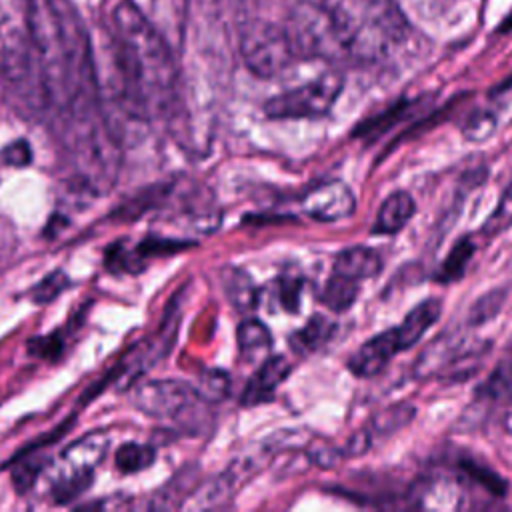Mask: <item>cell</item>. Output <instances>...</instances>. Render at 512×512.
Returning a JSON list of instances; mask_svg holds the SVG:
<instances>
[{
	"label": "cell",
	"mask_w": 512,
	"mask_h": 512,
	"mask_svg": "<svg viewBox=\"0 0 512 512\" xmlns=\"http://www.w3.org/2000/svg\"><path fill=\"white\" fill-rule=\"evenodd\" d=\"M112 56L140 114L168 116L178 96L176 64L166 40L130 0L112 10Z\"/></svg>",
	"instance_id": "obj_1"
},
{
	"label": "cell",
	"mask_w": 512,
	"mask_h": 512,
	"mask_svg": "<svg viewBox=\"0 0 512 512\" xmlns=\"http://www.w3.org/2000/svg\"><path fill=\"white\" fill-rule=\"evenodd\" d=\"M58 114L62 146L76 180L92 194L108 192L118 180L122 140L100 106L96 78L84 84Z\"/></svg>",
	"instance_id": "obj_2"
},
{
	"label": "cell",
	"mask_w": 512,
	"mask_h": 512,
	"mask_svg": "<svg viewBox=\"0 0 512 512\" xmlns=\"http://www.w3.org/2000/svg\"><path fill=\"white\" fill-rule=\"evenodd\" d=\"M344 60L376 62L408 36V20L394 0H324Z\"/></svg>",
	"instance_id": "obj_3"
},
{
	"label": "cell",
	"mask_w": 512,
	"mask_h": 512,
	"mask_svg": "<svg viewBox=\"0 0 512 512\" xmlns=\"http://www.w3.org/2000/svg\"><path fill=\"white\" fill-rule=\"evenodd\" d=\"M0 76L26 110L48 108L34 64L30 0H0Z\"/></svg>",
	"instance_id": "obj_4"
},
{
	"label": "cell",
	"mask_w": 512,
	"mask_h": 512,
	"mask_svg": "<svg viewBox=\"0 0 512 512\" xmlns=\"http://www.w3.org/2000/svg\"><path fill=\"white\" fill-rule=\"evenodd\" d=\"M132 404L146 416L200 430L210 412L200 392L178 380H146L132 388Z\"/></svg>",
	"instance_id": "obj_5"
},
{
	"label": "cell",
	"mask_w": 512,
	"mask_h": 512,
	"mask_svg": "<svg viewBox=\"0 0 512 512\" xmlns=\"http://www.w3.org/2000/svg\"><path fill=\"white\" fill-rule=\"evenodd\" d=\"M108 444L110 438L104 432H90L72 442L48 472V496L56 504H66L80 496L92 484Z\"/></svg>",
	"instance_id": "obj_6"
},
{
	"label": "cell",
	"mask_w": 512,
	"mask_h": 512,
	"mask_svg": "<svg viewBox=\"0 0 512 512\" xmlns=\"http://www.w3.org/2000/svg\"><path fill=\"white\" fill-rule=\"evenodd\" d=\"M282 28L288 36L296 60H344L332 16L324 0L296 2Z\"/></svg>",
	"instance_id": "obj_7"
},
{
	"label": "cell",
	"mask_w": 512,
	"mask_h": 512,
	"mask_svg": "<svg viewBox=\"0 0 512 512\" xmlns=\"http://www.w3.org/2000/svg\"><path fill=\"white\" fill-rule=\"evenodd\" d=\"M342 88L344 76L340 72H324L306 84L268 98L262 110L268 118L274 120L320 118L332 110Z\"/></svg>",
	"instance_id": "obj_8"
},
{
	"label": "cell",
	"mask_w": 512,
	"mask_h": 512,
	"mask_svg": "<svg viewBox=\"0 0 512 512\" xmlns=\"http://www.w3.org/2000/svg\"><path fill=\"white\" fill-rule=\"evenodd\" d=\"M240 54L246 68L258 78H274L296 60L284 28L266 20H254L244 26Z\"/></svg>",
	"instance_id": "obj_9"
},
{
	"label": "cell",
	"mask_w": 512,
	"mask_h": 512,
	"mask_svg": "<svg viewBox=\"0 0 512 512\" xmlns=\"http://www.w3.org/2000/svg\"><path fill=\"white\" fill-rule=\"evenodd\" d=\"M300 208L318 222H338L350 218L356 210L352 188L342 180H326L304 192Z\"/></svg>",
	"instance_id": "obj_10"
},
{
	"label": "cell",
	"mask_w": 512,
	"mask_h": 512,
	"mask_svg": "<svg viewBox=\"0 0 512 512\" xmlns=\"http://www.w3.org/2000/svg\"><path fill=\"white\" fill-rule=\"evenodd\" d=\"M400 352V342L396 326L382 330L368 338L346 362L348 370L358 378H374L380 374L388 362Z\"/></svg>",
	"instance_id": "obj_11"
},
{
	"label": "cell",
	"mask_w": 512,
	"mask_h": 512,
	"mask_svg": "<svg viewBox=\"0 0 512 512\" xmlns=\"http://www.w3.org/2000/svg\"><path fill=\"white\" fill-rule=\"evenodd\" d=\"M292 362L282 354H268L260 368L250 376L240 396L242 406H258L274 400L278 386L290 376Z\"/></svg>",
	"instance_id": "obj_12"
},
{
	"label": "cell",
	"mask_w": 512,
	"mask_h": 512,
	"mask_svg": "<svg viewBox=\"0 0 512 512\" xmlns=\"http://www.w3.org/2000/svg\"><path fill=\"white\" fill-rule=\"evenodd\" d=\"M384 262L382 256L368 246H350L336 254L332 272L340 274L344 278L362 282L368 278H374L382 270Z\"/></svg>",
	"instance_id": "obj_13"
},
{
	"label": "cell",
	"mask_w": 512,
	"mask_h": 512,
	"mask_svg": "<svg viewBox=\"0 0 512 512\" xmlns=\"http://www.w3.org/2000/svg\"><path fill=\"white\" fill-rule=\"evenodd\" d=\"M442 304L438 298H426L418 302L406 316L404 320L396 326L400 350L412 348L440 318Z\"/></svg>",
	"instance_id": "obj_14"
},
{
	"label": "cell",
	"mask_w": 512,
	"mask_h": 512,
	"mask_svg": "<svg viewBox=\"0 0 512 512\" xmlns=\"http://www.w3.org/2000/svg\"><path fill=\"white\" fill-rule=\"evenodd\" d=\"M414 212H416V202L410 192H406V190L392 192L382 202L372 232L386 234V236L396 234L408 224V220L414 216Z\"/></svg>",
	"instance_id": "obj_15"
},
{
	"label": "cell",
	"mask_w": 512,
	"mask_h": 512,
	"mask_svg": "<svg viewBox=\"0 0 512 512\" xmlns=\"http://www.w3.org/2000/svg\"><path fill=\"white\" fill-rule=\"evenodd\" d=\"M334 330L336 324L330 318H326L324 314H314L300 330L288 336V344L294 354L310 356L328 344V340L334 336Z\"/></svg>",
	"instance_id": "obj_16"
},
{
	"label": "cell",
	"mask_w": 512,
	"mask_h": 512,
	"mask_svg": "<svg viewBox=\"0 0 512 512\" xmlns=\"http://www.w3.org/2000/svg\"><path fill=\"white\" fill-rule=\"evenodd\" d=\"M236 342L242 358L248 362L264 360L272 348V334L266 324L256 318H246L236 328Z\"/></svg>",
	"instance_id": "obj_17"
},
{
	"label": "cell",
	"mask_w": 512,
	"mask_h": 512,
	"mask_svg": "<svg viewBox=\"0 0 512 512\" xmlns=\"http://www.w3.org/2000/svg\"><path fill=\"white\" fill-rule=\"evenodd\" d=\"M222 286L226 292V298L230 300V304L246 314L250 310L256 308L258 304V286L252 282V278L248 276V272L234 268V266H226L222 270Z\"/></svg>",
	"instance_id": "obj_18"
},
{
	"label": "cell",
	"mask_w": 512,
	"mask_h": 512,
	"mask_svg": "<svg viewBox=\"0 0 512 512\" xmlns=\"http://www.w3.org/2000/svg\"><path fill=\"white\" fill-rule=\"evenodd\" d=\"M476 396L498 404L512 402V348L500 358L496 368L478 388Z\"/></svg>",
	"instance_id": "obj_19"
},
{
	"label": "cell",
	"mask_w": 512,
	"mask_h": 512,
	"mask_svg": "<svg viewBox=\"0 0 512 512\" xmlns=\"http://www.w3.org/2000/svg\"><path fill=\"white\" fill-rule=\"evenodd\" d=\"M358 284L360 282L332 272L330 278L326 280L322 292H320V300L332 312H346L348 308H352V304L356 302V298L360 294Z\"/></svg>",
	"instance_id": "obj_20"
},
{
	"label": "cell",
	"mask_w": 512,
	"mask_h": 512,
	"mask_svg": "<svg viewBox=\"0 0 512 512\" xmlns=\"http://www.w3.org/2000/svg\"><path fill=\"white\" fill-rule=\"evenodd\" d=\"M476 252V244L470 236H464L460 238L448 252V256L444 258L438 274L434 276V280L442 282V284H450V282H456L464 276L472 256Z\"/></svg>",
	"instance_id": "obj_21"
},
{
	"label": "cell",
	"mask_w": 512,
	"mask_h": 512,
	"mask_svg": "<svg viewBox=\"0 0 512 512\" xmlns=\"http://www.w3.org/2000/svg\"><path fill=\"white\" fill-rule=\"evenodd\" d=\"M458 468H460V472L470 482H474L476 486L484 488L492 496H496V498L506 496V492H508L506 480L502 476H498L490 466H486V464H482V462H478L474 458H460L458 460Z\"/></svg>",
	"instance_id": "obj_22"
},
{
	"label": "cell",
	"mask_w": 512,
	"mask_h": 512,
	"mask_svg": "<svg viewBox=\"0 0 512 512\" xmlns=\"http://www.w3.org/2000/svg\"><path fill=\"white\" fill-rule=\"evenodd\" d=\"M412 418H414V406H410V404H396V406L386 408L384 412L376 414V418L370 422V426L364 432H366V436L372 442L374 434L376 436L392 434V432L400 430L402 426H406Z\"/></svg>",
	"instance_id": "obj_23"
},
{
	"label": "cell",
	"mask_w": 512,
	"mask_h": 512,
	"mask_svg": "<svg viewBox=\"0 0 512 512\" xmlns=\"http://www.w3.org/2000/svg\"><path fill=\"white\" fill-rule=\"evenodd\" d=\"M154 458H156L154 448L146 446V444H138V442L122 444L114 454V462H116L118 470H122L126 474H134V472L148 468L154 462Z\"/></svg>",
	"instance_id": "obj_24"
},
{
	"label": "cell",
	"mask_w": 512,
	"mask_h": 512,
	"mask_svg": "<svg viewBox=\"0 0 512 512\" xmlns=\"http://www.w3.org/2000/svg\"><path fill=\"white\" fill-rule=\"evenodd\" d=\"M414 106H416V102H410V100L408 102H400L394 108L382 112L380 116H374V118L358 124L356 130H354V136H370V138L376 136L378 138L382 132L390 130L396 122L406 118Z\"/></svg>",
	"instance_id": "obj_25"
},
{
	"label": "cell",
	"mask_w": 512,
	"mask_h": 512,
	"mask_svg": "<svg viewBox=\"0 0 512 512\" xmlns=\"http://www.w3.org/2000/svg\"><path fill=\"white\" fill-rule=\"evenodd\" d=\"M504 298H506V292L500 290V288H496V290L484 294L482 298H478V300L472 304V308H470V312H468V322H470L472 326H478V324L488 322L490 318H494V316L500 312V308H502V304H504Z\"/></svg>",
	"instance_id": "obj_26"
},
{
	"label": "cell",
	"mask_w": 512,
	"mask_h": 512,
	"mask_svg": "<svg viewBox=\"0 0 512 512\" xmlns=\"http://www.w3.org/2000/svg\"><path fill=\"white\" fill-rule=\"evenodd\" d=\"M508 226H512V182L500 196V202L496 204V208L490 214V218L486 220V224L482 226V234L494 236Z\"/></svg>",
	"instance_id": "obj_27"
},
{
	"label": "cell",
	"mask_w": 512,
	"mask_h": 512,
	"mask_svg": "<svg viewBox=\"0 0 512 512\" xmlns=\"http://www.w3.org/2000/svg\"><path fill=\"white\" fill-rule=\"evenodd\" d=\"M200 392V396L206 400V402H218L222 400L228 390H230V378L226 372H220V370H208L202 374V380H200V386L196 388Z\"/></svg>",
	"instance_id": "obj_28"
},
{
	"label": "cell",
	"mask_w": 512,
	"mask_h": 512,
	"mask_svg": "<svg viewBox=\"0 0 512 512\" xmlns=\"http://www.w3.org/2000/svg\"><path fill=\"white\" fill-rule=\"evenodd\" d=\"M302 286L304 280L300 276L284 274L282 278H278V302L286 312H298Z\"/></svg>",
	"instance_id": "obj_29"
},
{
	"label": "cell",
	"mask_w": 512,
	"mask_h": 512,
	"mask_svg": "<svg viewBox=\"0 0 512 512\" xmlns=\"http://www.w3.org/2000/svg\"><path fill=\"white\" fill-rule=\"evenodd\" d=\"M66 286H68V276L62 270H56L50 276H46L40 284H36L30 296L34 302L44 304V302L54 300Z\"/></svg>",
	"instance_id": "obj_30"
},
{
	"label": "cell",
	"mask_w": 512,
	"mask_h": 512,
	"mask_svg": "<svg viewBox=\"0 0 512 512\" xmlns=\"http://www.w3.org/2000/svg\"><path fill=\"white\" fill-rule=\"evenodd\" d=\"M494 128H496V118L490 112H482L468 120V124L464 126V136L466 140L482 142L494 134Z\"/></svg>",
	"instance_id": "obj_31"
},
{
	"label": "cell",
	"mask_w": 512,
	"mask_h": 512,
	"mask_svg": "<svg viewBox=\"0 0 512 512\" xmlns=\"http://www.w3.org/2000/svg\"><path fill=\"white\" fill-rule=\"evenodd\" d=\"M4 156H6V162L8 164H16V166H22L26 162H30V150L26 146V142H14L12 146H8L4 150Z\"/></svg>",
	"instance_id": "obj_32"
}]
</instances>
